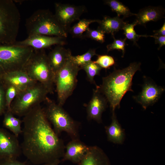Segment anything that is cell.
I'll list each match as a JSON object with an SVG mask.
<instances>
[{
  "label": "cell",
  "instance_id": "6da1fadb",
  "mask_svg": "<svg viewBox=\"0 0 165 165\" xmlns=\"http://www.w3.org/2000/svg\"><path fill=\"white\" fill-rule=\"evenodd\" d=\"M22 153L34 165L52 162L63 157L65 146L52 128L41 105L23 117Z\"/></svg>",
  "mask_w": 165,
  "mask_h": 165
},
{
  "label": "cell",
  "instance_id": "7a4b0ae2",
  "mask_svg": "<svg viewBox=\"0 0 165 165\" xmlns=\"http://www.w3.org/2000/svg\"><path fill=\"white\" fill-rule=\"evenodd\" d=\"M141 65L135 62L122 69L114 68L112 73L102 78V84L96 86L107 99L112 112L119 108L121 100L127 92L133 91L132 79L136 72L141 70Z\"/></svg>",
  "mask_w": 165,
  "mask_h": 165
},
{
  "label": "cell",
  "instance_id": "3957f363",
  "mask_svg": "<svg viewBox=\"0 0 165 165\" xmlns=\"http://www.w3.org/2000/svg\"><path fill=\"white\" fill-rule=\"evenodd\" d=\"M22 70L31 79L42 84L49 94L53 93L55 75L45 50H34Z\"/></svg>",
  "mask_w": 165,
  "mask_h": 165
},
{
  "label": "cell",
  "instance_id": "277c9868",
  "mask_svg": "<svg viewBox=\"0 0 165 165\" xmlns=\"http://www.w3.org/2000/svg\"><path fill=\"white\" fill-rule=\"evenodd\" d=\"M25 26L28 36L40 35L66 38L68 32L58 22L54 14L47 9L35 11L26 20Z\"/></svg>",
  "mask_w": 165,
  "mask_h": 165
},
{
  "label": "cell",
  "instance_id": "5b68a950",
  "mask_svg": "<svg viewBox=\"0 0 165 165\" xmlns=\"http://www.w3.org/2000/svg\"><path fill=\"white\" fill-rule=\"evenodd\" d=\"M43 108L45 115L53 125V130L58 135L65 132L72 139H79L80 123L74 120L63 108L54 101L47 97Z\"/></svg>",
  "mask_w": 165,
  "mask_h": 165
},
{
  "label": "cell",
  "instance_id": "8992f818",
  "mask_svg": "<svg viewBox=\"0 0 165 165\" xmlns=\"http://www.w3.org/2000/svg\"><path fill=\"white\" fill-rule=\"evenodd\" d=\"M20 21L18 9L12 0H0V45L16 41Z\"/></svg>",
  "mask_w": 165,
  "mask_h": 165
},
{
  "label": "cell",
  "instance_id": "52a82bcc",
  "mask_svg": "<svg viewBox=\"0 0 165 165\" xmlns=\"http://www.w3.org/2000/svg\"><path fill=\"white\" fill-rule=\"evenodd\" d=\"M48 94L46 89L37 82L19 93L11 104L10 110L14 115L24 117L33 108L44 102Z\"/></svg>",
  "mask_w": 165,
  "mask_h": 165
},
{
  "label": "cell",
  "instance_id": "ba28073f",
  "mask_svg": "<svg viewBox=\"0 0 165 165\" xmlns=\"http://www.w3.org/2000/svg\"><path fill=\"white\" fill-rule=\"evenodd\" d=\"M72 56L65 65L55 74L54 84L57 104L62 106L75 89L78 81V73L81 69L73 62L71 58Z\"/></svg>",
  "mask_w": 165,
  "mask_h": 165
},
{
  "label": "cell",
  "instance_id": "9c48e42d",
  "mask_svg": "<svg viewBox=\"0 0 165 165\" xmlns=\"http://www.w3.org/2000/svg\"><path fill=\"white\" fill-rule=\"evenodd\" d=\"M33 50L29 47L0 45V75L22 70Z\"/></svg>",
  "mask_w": 165,
  "mask_h": 165
},
{
  "label": "cell",
  "instance_id": "30bf717a",
  "mask_svg": "<svg viewBox=\"0 0 165 165\" xmlns=\"http://www.w3.org/2000/svg\"><path fill=\"white\" fill-rule=\"evenodd\" d=\"M54 15L57 19L68 32L72 23L80 20L82 14L86 11L84 6H75L57 2L55 4Z\"/></svg>",
  "mask_w": 165,
  "mask_h": 165
},
{
  "label": "cell",
  "instance_id": "8fae6325",
  "mask_svg": "<svg viewBox=\"0 0 165 165\" xmlns=\"http://www.w3.org/2000/svg\"><path fill=\"white\" fill-rule=\"evenodd\" d=\"M22 153L18 137L0 127V159H17Z\"/></svg>",
  "mask_w": 165,
  "mask_h": 165
},
{
  "label": "cell",
  "instance_id": "7c38bea8",
  "mask_svg": "<svg viewBox=\"0 0 165 165\" xmlns=\"http://www.w3.org/2000/svg\"><path fill=\"white\" fill-rule=\"evenodd\" d=\"M65 38L40 35L28 36L25 39L16 41L13 45L29 47L34 50H45L53 45L63 46L67 43Z\"/></svg>",
  "mask_w": 165,
  "mask_h": 165
},
{
  "label": "cell",
  "instance_id": "4fadbf2b",
  "mask_svg": "<svg viewBox=\"0 0 165 165\" xmlns=\"http://www.w3.org/2000/svg\"><path fill=\"white\" fill-rule=\"evenodd\" d=\"M165 91V88L155 82L146 79L142 86L141 91L134 97L136 101L145 110L156 103Z\"/></svg>",
  "mask_w": 165,
  "mask_h": 165
},
{
  "label": "cell",
  "instance_id": "5bb4252c",
  "mask_svg": "<svg viewBox=\"0 0 165 165\" xmlns=\"http://www.w3.org/2000/svg\"><path fill=\"white\" fill-rule=\"evenodd\" d=\"M108 101L96 87L93 89L91 98L86 105L87 118L88 120H93L98 123L102 122L103 113L107 107Z\"/></svg>",
  "mask_w": 165,
  "mask_h": 165
},
{
  "label": "cell",
  "instance_id": "9a60e30c",
  "mask_svg": "<svg viewBox=\"0 0 165 165\" xmlns=\"http://www.w3.org/2000/svg\"><path fill=\"white\" fill-rule=\"evenodd\" d=\"M0 81L4 85L15 86L20 91L37 82L22 70L11 72L0 75Z\"/></svg>",
  "mask_w": 165,
  "mask_h": 165
},
{
  "label": "cell",
  "instance_id": "2e32d148",
  "mask_svg": "<svg viewBox=\"0 0 165 165\" xmlns=\"http://www.w3.org/2000/svg\"><path fill=\"white\" fill-rule=\"evenodd\" d=\"M89 147V146L80 139H72L65 146L64 154L61 161H69L74 163L79 164Z\"/></svg>",
  "mask_w": 165,
  "mask_h": 165
},
{
  "label": "cell",
  "instance_id": "e0dca14e",
  "mask_svg": "<svg viewBox=\"0 0 165 165\" xmlns=\"http://www.w3.org/2000/svg\"><path fill=\"white\" fill-rule=\"evenodd\" d=\"M72 55L71 51L63 46L57 45L47 55L49 64L55 75L65 64Z\"/></svg>",
  "mask_w": 165,
  "mask_h": 165
},
{
  "label": "cell",
  "instance_id": "ac0fdd59",
  "mask_svg": "<svg viewBox=\"0 0 165 165\" xmlns=\"http://www.w3.org/2000/svg\"><path fill=\"white\" fill-rule=\"evenodd\" d=\"M79 165H111L110 160L104 151L97 146H89Z\"/></svg>",
  "mask_w": 165,
  "mask_h": 165
},
{
  "label": "cell",
  "instance_id": "d6986e66",
  "mask_svg": "<svg viewBox=\"0 0 165 165\" xmlns=\"http://www.w3.org/2000/svg\"><path fill=\"white\" fill-rule=\"evenodd\" d=\"M165 10L159 6H148L140 9L136 14L138 24L145 26L150 21H156L164 17Z\"/></svg>",
  "mask_w": 165,
  "mask_h": 165
},
{
  "label": "cell",
  "instance_id": "ffe728a7",
  "mask_svg": "<svg viewBox=\"0 0 165 165\" xmlns=\"http://www.w3.org/2000/svg\"><path fill=\"white\" fill-rule=\"evenodd\" d=\"M112 113L111 123L105 127L107 140L115 144H122L125 138V132L119 123L115 112Z\"/></svg>",
  "mask_w": 165,
  "mask_h": 165
},
{
  "label": "cell",
  "instance_id": "44dd1931",
  "mask_svg": "<svg viewBox=\"0 0 165 165\" xmlns=\"http://www.w3.org/2000/svg\"><path fill=\"white\" fill-rule=\"evenodd\" d=\"M97 23L99 24L98 28L105 34H111L112 35L119 31L123 30L127 23L117 16L111 17L107 16H104L101 20H98Z\"/></svg>",
  "mask_w": 165,
  "mask_h": 165
},
{
  "label": "cell",
  "instance_id": "7402d4cb",
  "mask_svg": "<svg viewBox=\"0 0 165 165\" xmlns=\"http://www.w3.org/2000/svg\"><path fill=\"white\" fill-rule=\"evenodd\" d=\"M3 115V126L18 137L22 133V120L15 117L10 110H7Z\"/></svg>",
  "mask_w": 165,
  "mask_h": 165
},
{
  "label": "cell",
  "instance_id": "603a6c76",
  "mask_svg": "<svg viewBox=\"0 0 165 165\" xmlns=\"http://www.w3.org/2000/svg\"><path fill=\"white\" fill-rule=\"evenodd\" d=\"M98 20L83 19L79 20L78 22L69 29V33L73 37L81 38L83 34L90 28V24L94 22H97Z\"/></svg>",
  "mask_w": 165,
  "mask_h": 165
},
{
  "label": "cell",
  "instance_id": "cb8c5ba5",
  "mask_svg": "<svg viewBox=\"0 0 165 165\" xmlns=\"http://www.w3.org/2000/svg\"><path fill=\"white\" fill-rule=\"evenodd\" d=\"M104 2L105 4L110 7L112 11L117 13L119 17L122 15L123 18H125L130 16H136V14L131 13L127 6L118 0H106Z\"/></svg>",
  "mask_w": 165,
  "mask_h": 165
},
{
  "label": "cell",
  "instance_id": "d4e9b609",
  "mask_svg": "<svg viewBox=\"0 0 165 165\" xmlns=\"http://www.w3.org/2000/svg\"><path fill=\"white\" fill-rule=\"evenodd\" d=\"M86 72L87 80L91 83L97 86L94 78L96 75H99L102 69L94 61H91L80 67Z\"/></svg>",
  "mask_w": 165,
  "mask_h": 165
},
{
  "label": "cell",
  "instance_id": "484cf974",
  "mask_svg": "<svg viewBox=\"0 0 165 165\" xmlns=\"http://www.w3.org/2000/svg\"><path fill=\"white\" fill-rule=\"evenodd\" d=\"M138 24V22L136 20L131 24H128L127 23L123 29L124 31L123 34L126 36L125 38L133 41L134 44L137 46H138L137 42L138 41L140 37H148L147 35H141L137 34L134 29V27Z\"/></svg>",
  "mask_w": 165,
  "mask_h": 165
},
{
  "label": "cell",
  "instance_id": "4316f807",
  "mask_svg": "<svg viewBox=\"0 0 165 165\" xmlns=\"http://www.w3.org/2000/svg\"><path fill=\"white\" fill-rule=\"evenodd\" d=\"M97 55L95 49H90L82 54L75 56L72 55L71 58L73 62L80 67L92 61V57Z\"/></svg>",
  "mask_w": 165,
  "mask_h": 165
},
{
  "label": "cell",
  "instance_id": "83f0119b",
  "mask_svg": "<svg viewBox=\"0 0 165 165\" xmlns=\"http://www.w3.org/2000/svg\"><path fill=\"white\" fill-rule=\"evenodd\" d=\"M3 85L5 90V98L7 110H10L11 104L20 91L13 85L4 84Z\"/></svg>",
  "mask_w": 165,
  "mask_h": 165
},
{
  "label": "cell",
  "instance_id": "f1b7e54d",
  "mask_svg": "<svg viewBox=\"0 0 165 165\" xmlns=\"http://www.w3.org/2000/svg\"><path fill=\"white\" fill-rule=\"evenodd\" d=\"M97 58L94 62L102 68L107 69L115 64L113 57L107 55H97Z\"/></svg>",
  "mask_w": 165,
  "mask_h": 165
},
{
  "label": "cell",
  "instance_id": "f546056e",
  "mask_svg": "<svg viewBox=\"0 0 165 165\" xmlns=\"http://www.w3.org/2000/svg\"><path fill=\"white\" fill-rule=\"evenodd\" d=\"M112 36L114 41L112 43L107 46V52L114 50H121L123 53L122 57H123L125 52V46L127 45L126 42L127 39L125 38L123 39H116L114 35Z\"/></svg>",
  "mask_w": 165,
  "mask_h": 165
},
{
  "label": "cell",
  "instance_id": "4dcf8cb0",
  "mask_svg": "<svg viewBox=\"0 0 165 165\" xmlns=\"http://www.w3.org/2000/svg\"><path fill=\"white\" fill-rule=\"evenodd\" d=\"M84 36L101 43L105 41V33L98 28L96 30L89 28L85 32Z\"/></svg>",
  "mask_w": 165,
  "mask_h": 165
},
{
  "label": "cell",
  "instance_id": "1f68e13d",
  "mask_svg": "<svg viewBox=\"0 0 165 165\" xmlns=\"http://www.w3.org/2000/svg\"><path fill=\"white\" fill-rule=\"evenodd\" d=\"M7 109L4 86L0 81V116L3 115Z\"/></svg>",
  "mask_w": 165,
  "mask_h": 165
},
{
  "label": "cell",
  "instance_id": "d6a6232c",
  "mask_svg": "<svg viewBox=\"0 0 165 165\" xmlns=\"http://www.w3.org/2000/svg\"><path fill=\"white\" fill-rule=\"evenodd\" d=\"M0 165H28L25 163L21 162L17 159H0Z\"/></svg>",
  "mask_w": 165,
  "mask_h": 165
},
{
  "label": "cell",
  "instance_id": "836d02e7",
  "mask_svg": "<svg viewBox=\"0 0 165 165\" xmlns=\"http://www.w3.org/2000/svg\"><path fill=\"white\" fill-rule=\"evenodd\" d=\"M149 36L154 38L155 39V43L159 44L158 50L163 46H165V36L154 35H148V37Z\"/></svg>",
  "mask_w": 165,
  "mask_h": 165
},
{
  "label": "cell",
  "instance_id": "e575fe53",
  "mask_svg": "<svg viewBox=\"0 0 165 165\" xmlns=\"http://www.w3.org/2000/svg\"><path fill=\"white\" fill-rule=\"evenodd\" d=\"M154 35L165 36V22H164L162 27L158 30L153 31Z\"/></svg>",
  "mask_w": 165,
  "mask_h": 165
},
{
  "label": "cell",
  "instance_id": "d590c367",
  "mask_svg": "<svg viewBox=\"0 0 165 165\" xmlns=\"http://www.w3.org/2000/svg\"><path fill=\"white\" fill-rule=\"evenodd\" d=\"M61 161L60 159H57L52 162L43 164L42 165H59Z\"/></svg>",
  "mask_w": 165,
  "mask_h": 165
}]
</instances>
